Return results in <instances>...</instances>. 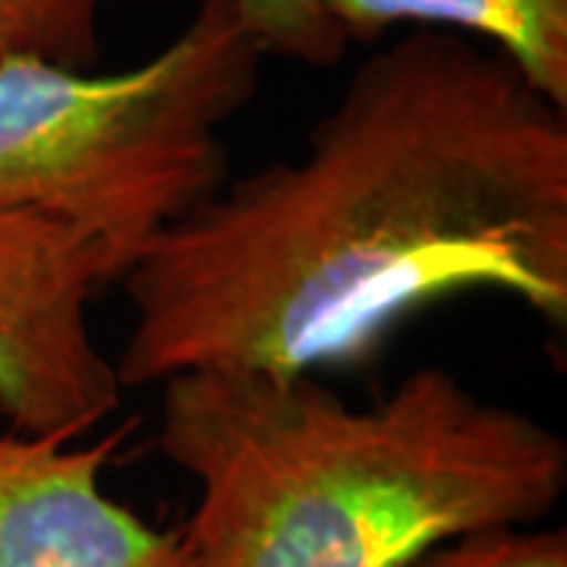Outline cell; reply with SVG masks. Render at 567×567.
Segmentation results:
<instances>
[{"mask_svg":"<svg viewBox=\"0 0 567 567\" xmlns=\"http://www.w3.org/2000/svg\"><path fill=\"white\" fill-rule=\"evenodd\" d=\"M123 391L203 369H363L413 316L507 297L567 324V104L495 48L372 51L293 158L224 181L121 275Z\"/></svg>","mask_w":567,"mask_h":567,"instance_id":"1","label":"cell"},{"mask_svg":"<svg viewBox=\"0 0 567 567\" xmlns=\"http://www.w3.org/2000/svg\"><path fill=\"white\" fill-rule=\"evenodd\" d=\"M158 445L199 486L181 529L193 567H410L536 527L567 488L565 439L445 365L365 406L316 372H183L162 382Z\"/></svg>","mask_w":567,"mask_h":567,"instance_id":"2","label":"cell"},{"mask_svg":"<svg viewBox=\"0 0 567 567\" xmlns=\"http://www.w3.org/2000/svg\"><path fill=\"white\" fill-rule=\"evenodd\" d=\"M259 73L262 51L230 0H203L158 54L117 73L0 58V205L82 227L121 281L227 181L221 133Z\"/></svg>","mask_w":567,"mask_h":567,"instance_id":"3","label":"cell"},{"mask_svg":"<svg viewBox=\"0 0 567 567\" xmlns=\"http://www.w3.org/2000/svg\"><path fill=\"white\" fill-rule=\"evenodd\" d=\"M114 281L102 244L66 218L0 205V416L13 432L82 439L123 385L89 306Z\"/></svg>","mask_w":567,"mask_h":567,"instance_id":"4","label":"cell"},{"mask_svg":"<svg viewBox=\"0 0 567 567\" xmlns=\"http://www.w3.org/2000/svg\"><path fill=\"white\" fill-rule=\"evenodd\" d=\"M133 425L102 439L0 435V567H193L181 529L114 502L102 473Z\"/></svg>","mask_w":567,"mask_h":567,"instance_id":"5","label":"cell"},{"mask_svg":"<svg viewBox=\"0 0 567 567\" xmlns=\"http://www.w3.org/2000/svg\"><path fill=\"white\" fill-rule=\"evenodd\" d=\"M347 41L398 25L447 29L502 51L548 99L567 104V0H324Z\"/></svg>","mask_w":567,"mask_h":567,"instance_id":"6","label":"cell"},{"mask_svg":"<svg viewBox=\"0 0 567 567\" xmlns=\"http://www.w3.org/2000/svg\"><path fill=\"white\" fill-rule=\"evenodd\" d=\"M107 0H0V58L95 70Z\"/></svg>","mask_w":567,"mask_h":567,"instance_id":"7","label":"cell"},{"mask_svg":"<svg viewBox=\"0 0 567 567\" xmlns=\"http://www.w3.org/2000/svg\"><path fill=\"white\" fill-rule=\"evenodd\" d=\"M262 58L331 66L344 58L347 35L324 0H230Z\"/></svg>","mask_w":567,"mask_h":567,"instance_id":"8","label":"cell"},{"mask_svg":"<svg viewBox=\"0 0 567 567\" xmlns=\"http://www.w3.org/2000/svg\"><path fill=\"white\" fill-rule=\"evenodd\" d=\"M410 567H567L565 527H498L432 548Z\"/></svg>","mask_w":567,"mask_h":567,"instance_id":"9","label":"cell"}]
</instances>
